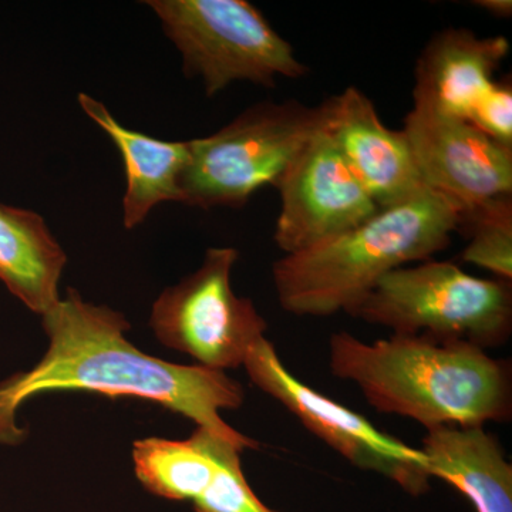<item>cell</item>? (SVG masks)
<instances>
[{"label": "cell", "instance_id": "9", "mask_svg": "<svg viewBox=\"0 0 512 512\" xmlns=\"http://www.w3.org/2000/svg\"><path fill=\"white\" fill-rule=\"evenodd\" d=\"M275 188L281 211L274 239L285 255L336 237L380 210L346 164L328 126L312 138Z\"/></svg>", "mask_w": 512, "mask_h": 512}, {"label": "cell", "instance_id": "1", "mask_svg": "<svg viewBox=\"0 0 512 512\" xmlns=\"http://www.w3.org/2000/svg\"><path fill=\"white\" fill-rule=\"evenodd\" d=\"M42 318L49 339L46 355L28 372L0 382V444L18 446L26 440L28 433L16 417L32 397L83 390L151 400L242 451L258 448V441L222 419V410L239 409L245 400L241 384L227 373L146 355L124 336L130 323L120 312L84 301L76 289H67Z\"/></svg>", "mask_w": 512, "mask_h": 512}, {"label": "cell", "instance_id": "10", "mask_svg": "<svg viewBox=\"0 0 512 512\" xmlns=\"http://www.w3.org/2000/svg\"><path fill=\"white\" fill-rule=\"evenodd\" d=\"M421 183L460 214L512 195V150L466 120L413 107L404 119Z\"/></svg>", "mask_w": 512, "mask_h": 512}, {"label": "cell", "instance_id": "17", "mask_svg": "<svg viewBox=\"0 0 512 512\" xmlns=\"http://www.w3.org/2000/svg\"><path fill=\"white\" fill-rule=\"evenodd\" d=\"M457 231L467 238L463 258L494 278L512 282V195L494 198L463 212Z\"/></svg>", "mask_w": 512, "mask_h": 512}, {"label": "cell", "instance_id": "16", "mask_svg": "<svg viewBox=\"0 0 512 512\" xmlns=\"http://www.w3.org/2000/svg\"><path fill=\"white\" fill-rule=\"evenodd\" d=\"M220 440L197 427L187 440L150 437L136 441L133 461L138 481L158 497L194 503L218 471Z\"/></svg>", "mask_w": 512, "mask_h": 512}, {"label": "cell", "instance_id": "4", "mask_svg": "<svg viewBox=\"0 0 512 512\" xmlns=\"http://www.w3.org/2000/svg\"><path fill=\"white\" fill-rule=\"evenodd\" d=\"M328 120V100L315 107L262 101L217 133L187 141L181 202L202 210L244 207L265 185L276 187Z\"/></svg>", "mask_w": 512, "mask_h": 512}, {"label": "cell", "instance_id": "2", "mask_svg": "<svg viewBox=\"0 0 512 512\" xmlns=\"http://www.w3.org/2000/svg\"><path fill=\"white\" fill-rule=\"evenodd\" d=\"M329 366L377 412L426 430L505 423L512 416L510 362L468 343L394 333L366 343L339 332L329 340Z\"/></svg>", "mask_w": 512, "mask_h": 512}, {"label": "cell", "instance_id": "20", "mask_svg": "<svg viewBox=\"0 0 512 512\" xmlns=\"http://www.w3.org/2000/svg\"><path fill=\"white\" fill-rule=\"evenodd\" d=\"M473 5L490 13L494 18L510 19L512 15L511 0H476Z\"/></svg>", "mask_w": 512, "mask_h": 512}, {"label": "cell", "instance_id": "11", "mask_svg": "<svg viewBox=\"0 0 512 512\" xmlns=\"http://www.w3.org/2000/svg\"><path fill=\"white\" fill-rule=\"evenodd\" d=\"M328 103L329 134L377 207H393L423 190L403 130L387 127L370 97L350 86Z\"/></svg>", "mask_w": 512, "mask_h": 512}, {"label": "cell", "instance_id": "6", "mask_svg": "<svg viewBox=\"0 0 512 512\" xmlns=\"http://www.w3.org/2000/svg\"><path fill=\"white\" fill-rule=\"evenodd\" d=\"M165 36L198 77L208 97L235 82L275 87L308 74L291 43L247 0H151Z\"/></svg>", "mask_w": 512, "mask_h": 512}, {"label": "cell", "instance_id": "14", "mask_svg": "<svg viewBox=\"0 0 512 512\" xmlns=\"http://www.w3.org/2000/svg\"><path fill=\"white\" fill-rule=\"evenodd\" d=\"M84 113L116 144L126 171L124 227L143 224L161 202H181L180 178L188 161L187 141H163L121 126L101 101L80 93Z\"/></svg>", "mask_w": 512, "mask_h": 512}, {"label": "cell", "instance_id": "15", "mask_svg": "<svg viewBox=\"0 0 512 512\" xmlns=\"http://www.w3.org/2000/svg\"><path fill=\"white\" fill-rule=\"evenodd\" d=\"M67 256L42 215L0 202V281L43 316L60 301Z\"/></svg>", "mask_w": 512, "mask_h": 512}, {"label": "cell", "instance_id": "13", "mask_svg": "<svg viewBox=\"0 0 512 512\" xmlns=\"http://www.w3.org/2000/svg\"><path fill=\"white\" fill-rule=\"evenodd\" d=\"M420 450L429 476L453 485L477 512H512V466L484 426L427 430Z\"/></svg>", "mask_w": 512, "mask_h": 512}, {"label": "cell", "instance_id": "5", "mask_svg": "<svg viewBox=\"0 0 512 512\" xmlns=\"http://www.w3.org/2000/svg\"><path fill=\"white\" fill-rule=\"evenodd\" d=\"M348 315L394 335L463 342L487 352L511 338L512 285L427 259L389 272Z\"/></svg>", "mask_w": 512, "mask_h": 512}, {"label": "cell", "instance_id": "12", "mask_svg": "<svg viewBox=\"0 0 512 512\" xmlns=\"http://www.w3.org/2000/svg\"><path fill=\"white\" fill-rule=\"evenodd\" d=\"M510 53L504 36L480 37L468 29L436 33L414 69L413 107L467 120L468 113Z\"/></svg>", "mask_w": 512, "mask_h": 512}, {"label": "cell", "instance_id": "3", "mask_svg": "<svg viewBox=\"0 0 512 512\" xmlns=\"http://www.w3.org/2000/svg\"><path fill=\"white\" fill-rule=\"evenodd\" d=\"M458 217L453 204L426 187L380 208L362 224L276 261L272 276L279 305L311 318L349 313L389 272L444 251Z\"/></svg>", "mask_w": 512, "mask_h": 512}, {"label": "cell", "instance_id": "7", "mask_svg": "<svg viewBox=\"0 0 512 512\" xmlns=\"http://www.w3.org/2000/svg\"><path fill=\"white\" fill-rule=\"evenodd\" d=\"M237 249L210 248L194 274L165 289L151 309L150 328L167 348L225 372L244 365L268 323L231 285Z\"/></svg>", "mask_w": 512, "mask_h": 512}, {"label": "cell", "instance_id": "8", "mask_svg": "<svg viewBox=\"0 0 512 512\" xmlns=\"http://www.w3.org/2000/svg\"><path fill=\"white\" fill-rule=\"evenodd\" d=\"M249 379L282 404L309 433L362 470L375 471L406 493H427L431 477L420 448L376 429L362 414L316 392L286 369L275 346L264 338L249 350L244 365Z\"/></svg>", "mask_w": 512, "mask_h": 512}, {"label": "cell", "instance_id": "19", "mask_svg": "<svg viewBox=\"0 0 512 512\" xmlns=\"http://www.w3.org/2000/svg\"><path fill=\"white\" fill-rule=\"evenodd\" d=\"M466 121L495 143L512 150L511 80H495L476 101Z\"/></svg>", "mask_w": 512, "mask_h": 512}, {"label": "cell", "instance_id": "18", "mask_svg": "<svg viewBox=\"0 0 512 512\" xmlns=\"http://www.w3.org/2000/svg\"><path fill=\"white\" fill-rule=\"evenodd\" d=\"M241 448L220 440L218 471L207 490L194 501L195 512H276L266 507L252 488L241 467Z\"/></svg>", "mask_w": 512, "mask_h": 512}]
</instances>
